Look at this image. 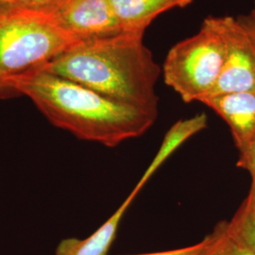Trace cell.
<instances>
[{
  "mask_svg": "<svg viewBox=\"0 0 255 255\" xmlns=\"http://www.w3.org/2000/svg\"><path fill=\"white\" fill-rule=\"evenodd\" d=\"M140 190L135 186L111 218L90 237L84 239L70 237L62 240L56 248L55 255H107L116 239L121 220Z\"/></svg>",
  "mask_w": 255,
  "mask_h": 255,
  "instance_id": "9c48e42d",
  "label": "cell"
},
{
  "mask_svg": "<svg viewBox=\"0 0 255 255\" xmlns=\"http://www.w3.org/2000/svg\"><path fill=\"white\" fill-rule=\"evenodd\" d=\"M0 89H3V85H2L1 82H0Z\"/></svg>",
  "mask_w": 255,
  "mask_h": 255,
  "instance_id": "d6986e66",
  "label": "cell"
},
{
  "mask_svg": "<svg viewBox=\"0 0 255 255\" xmlns=\"http://www.w3.org/2000/svg\"><path fill=\"white\" fill-rule=\"evenodd\" d=\"M61 0H14L19 11L41 13L52 8Z\"/></svg>",
  "mask_w": 255,
  "mask_h": 255,
  "instance_id": "5bb4252c",
  "label": "cell"
},
{
  "mask_svg": "<svg viewBox=\"0 0 255 255\" xmlns=\"http://www.w3.org/2000/svg\"><path fill=\"white\" fill-rule=\"evenodd\" d=\"M39 14L78 42L122 33L109 0H61Z\"/></svg>",
  "mask_w": 255,
  "mask_h": 255,
  "instance_id": "8992f818",
  "label": "cell"
},
{
  "mask_svg": "<svg viewBox=\"0 0 255 255\" xmlns=\"http://www.w3.org/2000/svg\"><path fill=\"white\" fill-rule=\"evenodd\" d=\"M207 237V245L202 255H253L228 226V221L219 222Z\"/></svg>",
  "mask_w": 255,
  "mask_h": 255,
  "instance_id": "8fae6325",
  "label": "cell"
},
{
  "mask_svg": "<svg viewBox=\"0 0 255 255\" xmlns=\"http://www.w3.org/2000/svg\"><path fill=\"white\" fill-rule=\"evenodd\" d=\"M4 88L26 95L56 127L109 147L143 135L157 119L45 70L7 80Z\"/></svg>",
  "mask_w": 255,
  "mask_h": 255,
  "instance_id": "6da1fadb",
  "label": "cell"
},
{
  "mask_svg": "<svg viewBox=\"0 0 255 255\" xmlns=\"http://www.w3.org/2000/svg\"><path fill=\"white\" fill-rule=\"evenodd\" d=\"M210 18L224 41L225 58L219 79L206 98L255 91V47L246 30L233 16Z\"/></svg>",
  "mask_w": 255,
  "mask_h": 255,
  "instance_id": "5b68a950",
  "label": "cell"
},
{
  "mask_svg": "<svg viewBox=\"0 0 255 255\" xmlns=\"http://www.w3.org/2000/svg\"><path fill=\"white\" fill-rule=\"evenodd\" d=\"M206 245H207V237H204L201 241H200L197 244H195V245L185 247V248H182V249H177V250H172V251H165V252H159V253H152V254L130 255H202L205 248H206Z\"/></svg>",
  "mask_w": 255,
  "mask_h": 255,
  "instance_id": "9a60e30c",
  "label": "cell"
},
{
  "mask_svg": "<svg viewBox=\"0 0 255 255\" xmlns=\"http://www.w3.org/2000/svg\"><path fill=\"white\" fill-rule=\"evenodd\" d=\"M19 12L14 0H0V18Z\"/></svg>",
  "mask_w": 255,
  "mask_h": 255,
  "instance_id": "e0dca14e",
  "label": "cell"
},
{
  "mask_svg": "<svg viewBox=\"0 0 255 255\" xmlns=\"http://www.w3.org/2000/svg\"><path fill=\"white\" fill-rule=\"evenodd\" d=\"M252 12H253V13H255V5H254V9H253V10H252Z\"/></svg>",
  "mask_w": 255,
  "mask_h": 255,
  "instance_id": "ac0fdd59",
  "label": "cell"
},
{
  "mask_svg": "<svg viewBox=\"0 0 255 255\" xmlns=\"http://www.w3.org/2000/svg\"><path fill=\"white\" fill-rule=\"evenodd\" d=\"M144 35L122 32L79 42L42 70L157 117L156 83L162 70Z\"/></svg>",
  "mask_w": 255,
  "mask_h": 255,
  "instance_id": "7a4b0ae2",
  "label": "cell"
},
{
  "mask_svg": "<svg viewBox=\"0 0 255 255\" xmlns=\"http://www.w3.org/2000/svg\"><path fill=\"white\" fill-rule=\"evenodd\" d=\"M122 32L145 33L159 15L182 9L193 0H109Z\"/></svg>",
  "mask_w": 255,
  "mask_h": 255,
  "instance_id": "ba28073f",
  "label": "cell"
},
{
  "mask_svg": "<svg viewBox=\"0 0 255 255\" xmlns=\"http://www.w3.org/2000/svg\"><path fill=\"white\" fill-rule=\"evenodd\" d=\"M224 58V41L209 16L199 32L169 49L162 70L164 82L184 102H201L218 81Z\"/></svg>",
  "mask_w": 255,
  "mask_h": 255,
  "instance_id": "277c9868",
  "label": "cell"
},
{
  "mask_svg": "<svg viewBox=\"0 0 255 255\" xmlns=\"http://www.w3.org/2000/svg\"><path fill=\"white\" fill-rule=\"evenodd\" d=\"M79 43L35 12L0 18V82L45 68Z\"/></svg>",
  "mask_w": 255,
  "mask_h": 255,
  "instance_id": "3957f363",
  "label": "cell"
},
{
  "mask_svg": "<svg viewBox=\"0 0 255 255\" xmlns=\"http://www.w3.org/2000/svg\"><path fill=\"white\" fill-rule=\"evenodd\" d=\"M238 22L243 28L246 30L249 37L251 38L255 47V14L251 11L250 14L240 15L237 17Z\"/></svg>",
  "mask_w": 255,
  "mask_h": 255,
  "instance_id": "2e32d148",
  "label": "cell"
},
{
  "mask_svg": "<svg viewBox=\"0 0 255 255\" xmlns=\"http://www.w3.org/2000/svg\"><path fill=\"white\" fill-rule=\"evenodd\" d=\"M207 126V117L205 114H200L191 119L180 120L166 132L162 146L158 150L151 164L146 168L145 173L141 177L136 186L140 189L146 184L149 178L156 172V170L164 164L165 160L174 151L184 143L188 138L200 132Z\"/></svg>",
  "mask_w": 255,
  "mask_h": 255,
  "instance_id": "30bf717a",
  "label": "cell"
},
{
  "mask_svg": "<svg viewBox=\"0 0 255 255\" xmlns=\"http://www.w3.org/2000/svg\"><path fill=\"white\" fill-rule=\"evenodd\" d=\"M201 102L215 111L227 123L238 150L255 136V91L214 96Z\"/></svg>",
  "mask_w": 255,
  "mask_h": 255,
  "instance_id": "52a82bcc",
  "label": "cell"
},
{
  "mask_svg": "<svg viewBox=\"0 0 255 255\" xmlns=\"http://www.w3.org/2000/svg\"><path fill=\"white\" fill-rule=\"evenodd\" d=\"M228 226L231 233L255 255V207L243 201L233 219L228 221Z\"/></svg>",
  "mask_w": 255,
  "mask_h": 255,
  "instance_id": "7c38bea8",
  "label": "cell"
},
{
  "mask_svg": "<svg viewBox=\"0 0 255 255\" xmlns=\"http://www.w3.org/2000/svg\"><path fill=\"white\" fill-rule=\"evenodd\" d=\"M237 166L245 169L251 175V188L244 202L249 206L255 207V135L239 150Z\"/></svg>",
  "mask_w": 255,
  "mask_h": 255,
  "instance_id": "4fadbf2b",
  "label": "cell"
}]
</instances>
